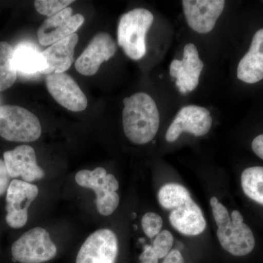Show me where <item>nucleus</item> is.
<instances>
[{"mask_svg":"<svg viewBox=\"0 0 263 263\" xmlns=\"http://www.w3.org/2000/svg\"><path fill=\"white\" fill-rule=\"evenodd\" d=\"M14 48L6 42H0V91L11 87L17 79L13 65Z\"/></svg>","mask_w":263,"mask_h":263,"instance_id":"nucleus-21","label":"nucleus"},{"mask_svg":"<svg viewBox=\"0 0 263 263\" xmlns=\"http://www.w3.org/2000/svg\"><path fill=\"white\" fill-rule=\"evenodd\" d=\"M243 193L249 198L263 205V167L245 169L240 178Z\"/></svg>","mask_w":263,"mask_h":263,"instance_id":"nucleus-20","label":"nucleus"},{"mask_svg":"<svg viewBox=\"0 0 263 263\" xmlns=\"http://www.w3.org/2000/svg\"><path fill=\"white\" fill-rule=\"evenodd\" d=\"M210 204L221 247L236 257L250 254L255 247V238L253 232L243 222L240 212L234 210L230 216L228 209L216 197L211 198Z\"/></svg>","mask_w":263,"mask_h":263,"instance_id":"nucleus-3","label":"nucleus"},{"mask_svg":"<svg viewBox=\"0 0 263 263\" xmlns=\"http://www.w3.org/2000/svg\"><path fill=\"white\" fill-rule=\"evenodd\" d=\"M123 129L126 137L135 144H146L157 135L160 127L158 108L154 99L138 92L123 100Z\"/></svg>","mask_w":263,"mask_h":263,"instance_id":"nucleus-2","label":"nucleus"},{"mask_svg":"<svg viewBox=\"0 0 263 263\" xmlns=\"http://www.w3.org/2000/svg\"><path fill=\"white\" fill-rule=\"evenodd\" d=\"M189 27L200 34L212 32L226 6L224 0H183Z\"/></svg>","mask_w":263,"mask_h":263,"instance_id":"nucleus-11","label":"nucleus"},{"mask_svg":"<svg viewBox=\"0 0 263 263\" xmlns=\"http://www.w3.org/2000/svg\"><path fill=\"white\" fill-rule=\"evenodd\" d=\"M162 263H185L182 254L177 249H173Z\"/></svg>","mask_w":263,"mask_h":263,"instance_id":"nucleus-27","label":"nucleus"},{"mask_svg":"<svg viewBox=\"0 0 263 263\" xmlns=\"http://www.w3.org/2000/svg\"><path fill=\"white\" fill-rule=\"evenodd\" d=\"M212 125V118L208 109L197 105L183 107L176 114L165 135L166 141H177L183 133L199 137L206 135Z\"/></svg>","mask_w":263,"mask_h":263,"instance_id":"nucleus-9","label":"nucleus"},{"mask_svg":"<svg viewBox=\"0 0 263 263\" xmlns=\"http://www.w3.org/2000/svg\"><path fill=\"white\" fill-rule=\"evenodd\" d=\"M142 228L148 238H155L162 230L163 220L159 214L148 212L143 215L141 220Z\"/></svg>","mask_w":263,"mask_h":263,"instance_id":"nucleus-24","label":"nucleus"},{"mask_svg":"<svg viewBox=\"0 0 263 263\" xmlns=\"http://www.w3.org/2000/svg\"><path fill=\"white\" fill-rule=\"evenodd\" d=\"M12 255L21 263H43L56 257V245L49 233L42 228H34L24 233L12 246Z\"/></svg>","mask_w":263,"mask_h":263,"instance_id":"nucleus-7","label":"nucleus"},{"mask_svg":"<svg viewBox=\"0 0 263 263\" xmlns=\"http://www.w3.org/2000/svg\"><path fill=\"white\" fill-rule=\"evenodd\" d=\"M159 259L152 246H144L143 252L139 257L140 263H159Z\"/></svg>","mask_w":263,"mask_h":263,"instance_id":"nucleus-25","label":"nucleus"},{"mask_svg":"<svg viewBox=\"0 0 263 263\" xmlns=\"http://www.w3.org/2000/svg\"><path fill=\"white\" fill-rule=\"evenodd\" d=\"M203 67L196 46L188 43L183 48L182 60H174L171 62L170 75L176 79V85L180 92L185 95L196 89Z\"/></svg>","mask_w":263,"mask_h":263,"instance_id":"nucleus-13","label":"nucleus"},{"mask_svg":"<svg viewBox=\"0 0 263 263\" xmlns=\"http://www.w3.org/2000/svg\"><path fill=\"white\" fill-rule=\"evenodd\" d=\"M38 118L27 109L16 105L0 106V136L7 141L30 143L41 136Z\"/></svg>","mask_w":263,"mask_h":263,"instance_id":"nucleus-5","label":"nucleus"},{"mask_svg":"<svg viewBox=\"0 0 263 263\" xmlns=\"http://www.w3.org/2000/svg\"><path fill=\"white\" fill-rule=\"evenodd\" d=\"M237 77L247 84H253L263 79V28L254 34L248 52L240 60Z\"/></svg>","mask_w":263,"mask_h":263,"instance_id":"nucleus-18","label":"nucleus"},{"mask_svg":"<svg viewBox=\"0 0 263 263\" xmlns=\"http://www.w3.org/2000/svg\"><path fill=\"white\" fill-rule=\"evenodd\" d=\"M10 178L4 161L0 160V196L8 190L10 185Z\"/></svg>","mask_w":263,"mask_h":263,"instance_id":"nucleus-26","label":"nucleus"},{"mask_svg":"<svg viewBox=\"0 0 263 263\" xmlns=\"http://www.w3.org/2000/svg\"><path fill=\"white\" fill-rule=\"evenodd\" d=\"M174 241L172 233L167 230H162L155 237L152 246L159 259L164 258L170 253Z\"/></svg>","mask_w":263,"mask_h":263,"instance_id":"nucleus-23","label":"nucleus"},{"mask_svg":"<svg viewBox=\"0 0 263 263\" xmlns=\"http://www.w3.org/2000/svg\"><path fill=\"white\" fill-rule=\"evenodd\" d=\"M84 22L81 14L72 15L71 8H65L60 13L44 21L37 30V37L42 46H51L75 34Z\"/></svg>","mask_w":263,"mask_h":263,"instance_id":"nucleus-15","label":"nucleus"},{"mask_svg":"<svg viewBox=\"0 0 263 263\" xmlns=\"http://www.w3.org/2000/svg\"><path fill=\"white\" fill-rule=\"evenodd\" d=\"M46 87L57 103L72 112L84 110L88 105L86 95L71 76L65 72L50 74Z\"/></svg>","mask_w":263,"mask_h":263,"instance_id":"nucleus-14","label":"nucleus"},{"mask_svg":"<svg viewBox=\"0 0 263 263\" xmlns=\"http://www.w3.org/2000/svg\"><path fill=\"white\" fill-rule=\"evenodd\" d=\"M158 200L162 208L171 212L170 222L179 233L196 236L205 231L206 221L203 213L182 185L166 183L159 191Z\"/></svg>","mask_w":263,"mask_h":263,"instance_id":"nucleus-1","label":"nucleus"},{"mask_svg":"<svg viewBox=\"0 0 263 263\" xmlns=\"http://www.w3.org/2000/svg\"><path fill=\"white\" fill-rule=\"evenodd\" d=\"M117 51V43L111 36L107 32H99L76 60V70L81 75H95L102 63L108 61Z\"/></svg>","mask_w":263,"mask_h":263,"instance_id":"nucleus-12","label":"nucleus"},{"mask_svg":"<svg viewBox=\"0 0 263 263\" xmlns=\"http://www.w3.org/2000/svg\"><path fill=\"white\" fill-rule=\"evenodd\" d=\"M252 148L254 154L263 160V134L254 138L252 143Z\"/></svg>","mask_w":263,"mask_h":263,"instance_id":"nucleus-28","label":"nucleus"},{"mask_svg":"<svg viewBox=\"0 0 263 263\" xmlns=\"http://www.w3.org/2000/svg\"><path fill=\"white\" fill-rule=\"evenodd\" d=\"M79 39V35L75 33L42 51L46 68L41 74L62 73L68 70L74 61V53Z\"/></svg>","mask_w":263,"mask_h":263,"instance_id":"nucleus-17","label":"nucleus"},{"mask_svg":"<svg viewBox=\"0 0 263 263\" xmlns=\"http://www.w3.org/2000/svg\"><path fill=\"white\" fill-rule=\"evenodd\" d=\"M76 181L82 187L94 190L97 209L101 215L109 216L117 210L120 202L117 192L119 184L114 175L107 174L103 167L83 170L76 175Z\"/></svg>","mask_w":263,"mask_h":263,"instance_id":"nucleus-6","label":"nucleus"},{"mask_svg":"<svg viewBox=\"0 0 263 263\" xmlns=\"http://www.w3.org/2000/svg\"><path fill=\"white\" fill-rule=\"evenodd\" d=\"M72 3H74L73 0H37L34 2V8L40 14L49 18L60 13Z\"/></svg>","mask_w":263,"mask_h":263,"instance_id":"nucleus-22","label":"nucleus"},{"mask_svg":"<svg viewBox=\"0 0 263 263\" xmlns=\"http://www.w3.org/2000/svg\"><path fill=\"white\" fill-rule=\"evenodd\" d=\"M4 162L10 177L21 176L28 183L44 177V171L37 163L35 152L28 145H21L5 152Z\"/></svg>","mask_w":263,"mask_h":263,"instance_id":"nucleus-16","label":"nucleus"},{"mask_svg":"<svg viewBox=\"0 0 263 263\" xmlns=\"http://www.w3.org/2000/svg\"><path fill=\"white\" fill-rule=\"evenodd\" d=\"M37 186L22 180L13 179L10 183L6 196V222L12 228L18 229L28 220V209L37 197Z\"/></svg>","mask_w":263,"mask_h":263,"instance_id":"nucleus-8","label":"nucleus"},{"mask_svg":"<svg viewBox=\"0 0 263 263\" xmlns=\"http://www.w3.org/2000/svg\"><path fill=\"white\" fill-rule=\"evenodd\" d=\"M153 22V14L144 8H136L121 16L118 44L131 60L138 61L146 55V34Z\"/></svg>","mask_w":263,"mask_h":263,"instance_id":"nucleus-4","label":"nucleus"},{"mask_svg":"<svg viewBox=\"0 0 263 263\" xmlns=\"http://www.w3.org/2000/svg\"><path fill=\"white\" fill-rule=\"evenodd\" d=\"M13 62L17 72L25 75L41 73L46 68L42 52L31 43H22L15 48Z\"/></svg>","mask_w":263,"mask_h":263,"instance_id":"nucleus-19","label":"nucleus"},{"mask_svg":"<svg viewBox=\"0 0 263 263\" xmlns=\"http://www.w3.org/2000/svg\"><path fill=\"white\" fill-rule=\"evenodd\" d=\"M119 245L112 230H97L88 237L78 253L76 263H115Z\"/></svg>","mask_w":263,"mask_h":263,"instance_id":"nucleus-10","label":"nucleus"}]
</instances>
